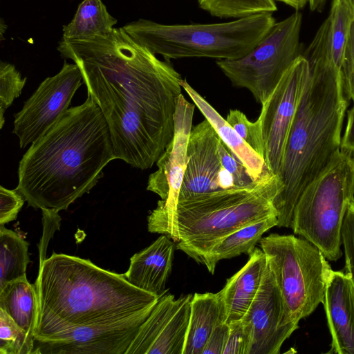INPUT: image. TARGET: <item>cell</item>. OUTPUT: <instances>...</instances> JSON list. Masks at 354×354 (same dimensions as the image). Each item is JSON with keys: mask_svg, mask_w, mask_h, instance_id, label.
Listing matches in <instances>:
<instances>
[{"mask_svg": "<svg viewBox=\"0 0 354 354\" xmlns=\"http://www.w3.org/2000/svg\"><path fill=\"white\" fill-rule=\"evenodd\" d=\"M230 333L223 354H248L249 339L242 320L229 324Z\"/></svg>", "mask_w": 354, "mask_h": 354, "instance_id": "cell-35", "label": "cell"}, {"mask_svg": "<svg viewBox=\"0 0 354 354\" xmlns=\"http://www.w3.org/2000/svg\"><path fill=\"white\" fill-rule=\"evenodd\" d=\"M340 71L346 95L354 104V17L351 24Z\"/></svg>", "mask_w": 354, "mask_h": 354, "instance_id": "cell-32", "label": "cell"}, {"mask_svg": "<svg viewBox=\"0 0 354 354\" xmlns=\"http://www.w3.org/2000/svg\"><path fill=\"white\" fill-rule=\"evenodd\" d=\"M248 255V262L227 279L220 290L228 324L243 317L257 293L266 268V257L261 249L254 248Z\"/></svg>", "mask_w": 354, "mask_h": 354, "instance_id": "cell-19", "label": "cell"}, {"mask_svg": "<svg viewBox=\"0 0 354 354\" xmlns=\"http://www.w3.org/2000/svg\"><path fill=\"white\" fill-rule=\"evenodd\" d=\"M116 24L102 0H83L71 22L63 26L62 39L79 40L106 35Z\"/></svg>", "mask_w": 354, "mask_h": 354, "instance_id": "cell-24", "label": "cell"}, {"mask_svg": "<svg viewBox=\"0 0 354 354\" xmlns=\"http://www.w3.org/2000/svg\"><path fill=\"white\" fill-rule=\"evenodd\" d=\"M181 86L213 127L222 142L245 167L252 180L259 179L267 170L264 158L241 138L227 120L186 80H182Z\"/></svg>", "mask_w": 354, "mask_h": 354, "instance_id": "cell-20", "label": "cell"}, {"mask_svg": "<svg viewBox=\"0 0 354 354\" xmlns=\"http://www.w3.org/2000/svg\"><path fill=\"white\" fill-rule=\"evenodd\" d=\"M28 243L17 232L0 225V288L26 277Z\"/></svg>", "mask_w": 354, "mask_h": 354, "instance_id": "cell-25", "label": "cell"}, {"mask_svg": "<svg viewBox=\"0 0 354 354\" xmlns=\"http://www.w3.org/2000/svg\"><path fill=\"white\" fill-rule=\"evenodd\" d=\"M175 242L162 234L150 245L134 254L130 265L124 273L128 281L134 286L161 296L171 272Z\"/></svg>", "mask_w": 354, "mask_h": 354, "instance_id": "cell-18", "label": "cell"}, {"mask_svg": "<svg viewBox=\"0 0 354 354\" xmlns=\"http://www.w3.org/2000/svg\"><path fill=\"white\" fill-rule=\"evenodd\" d=\"M342 244L345 257L344 272L350 275L354 284V198L350 203L344 219Z\"/></svg>", "mask_w": 354, "mask_h": 354, "instance_id": "cell-31", "label": "cell"}, {"mask_svg": "<svg viewBox=\"0 0 354 354\" xmlns=\"http://www.w3.org/2000/svg\"><path fill=\"white\" fill-rule=\"evenodd\" d=\"M192 296H160L125 354H183Z\"/></svg>", "mask_w": 354, "mask_h": 354, "instance_id": "cell-15", "label": "cell"}, {"mask_svg": "<svg viewBox=\"0 0 354 354\" xmlns=\"http://www.w3.org/2000/svg\"><path fill=\"white\" fill-rule=\"evenodd\" d=\"M241 138L259 155L264 156V142L259 120L250 121L238 109H231L225 119Z\"/></svg>", "mask_w": 354, "mask_h": 354, "instance_id": "cell-30", "label": "cell"}, {"mask_svg": "<svg viewBox=\"0 0 354 354\" xmlns=\"http://www.w3.org/2000/svg\"><path fill=\"white\" fill-rule=\"evenodd\" d=\"M194 103L178 97L174 136L157 160L158 169L149 176L147 189L160 197L147 217L148 231L169 235L175 219L180 189L187 163V145L192 131Z\"/></svg>", "mask_w": 354, "mask_h": 354, "instance_id": "cell-10", "label": "cell"}, {"mask_svg": "<svg viewBox=\"0 0 354 354\" xmlns=\"http://www.w3.org/2000/svg\"><path fill=\"white\" fill-rule=\"evenodd\" d=\"M57 50L80 68L108 124L115 159L150 169L174 136L180 74L122 27L86 39L62 38Z\"/></svg>", "mask_w": 354, "mask_h": 354, "instance_id": "cell-1", "label": "cell"}, {"mask_svg": "<svg viewBox=\"0 0 354 354\" xmlns=\"http://www.w3.org/2000/svg\"><path fill=\"white\" fill-rule=\"evenodd\" d=\"M346 1L348 3V4L350 5V6L353 10V12L354 14V0H346Z\"/></svg>", "mask_w": 354, "mask_h": 354, "instance_id": "cell-41", "label": "cell"}, {"mask_svg": "<svg viewBox=\"0 0 354 354\" xmlns=\"http://www.w3.org/2000/svg\"><path fill=\"white\" fill-rule=\"evenodd\" d=\"M354 17L346 0H333L328 17V39L335 64L341 68L343 57Z\"/></svg>", "mask_w": 354, "mask_h": 354, "instance_id": "cell-27", "label": "cell"}, {"mask_svg": "<svg viewBox=\"0 0 354 354\" xmlns=\"http://www.w3.org/2000/svg\"><path fill=\"white\" fill-rule=\"evenodd\" d=\"M322 304L332 339L328 353L354 354V284L348 273L330 270Z\"/></svg>", "mask_w": 354, "mask_h": 354, "instance_id": "cell-17", "label": "cell"}, {"mask_svg": "<svg viewBox=\"0 0 354 354\" xmlns=\"http://www.w3.org/2000/svg\"><path fill=\"white\" fill-rule=\"evenodd\" d=\"M302 15L297 11L275 22L248 54L236 59L217 60L216 65L236 87L247 88L262 104L287 70L302 55Z\"/></svg>", "mask_w": 354, "mask_h": 354, "instance_id": "cell-9", "label": "cell"}, {"mask_svg": "<svg viewBox=\"0 0 354 354\" xmlns=\"http://www.w3.org/2000/svg\"><path fill=\"white\" fill-rule=\"evenodd\" d=\"M220 140L205 118L192 129L178 201L235 187L233 176L223 167L220 160Z\"/></svg>", "mask_w": 354, "mask_h": 354, "instance_id": "cell-16", "label": "cell"}, {"mask_svg": "<svg viewBox=\"0 0 354 354\" xmlns=\"http://www.w3.org/2000/svg\"><path fill=\"white\" fill-rule=\"evenodd\" d=\"M198 6L221 19H240L261 13H273L275 0H197Z\"/></svg>", "mask_w": 354, "mask_h": 354, "instance_id": "cell-26", "label": "cell"}, {"mask_svg": "<svg viewBox=\"0 0 354 354\" xmlns=\"http://www.w3.org/2000/svg\"><path fill=\"white\" fill-rule=\"evenodd\" d=\"M0 308L34 337L37 293L35 284H31L27 277L12 281L0 288Z\"/></svg>", "mask_w": 354, "mask_h": 354, "instance_id": "cell-23", "label": "cell"}, {"mask_svg": "<svg viewBox=\"0 0 354 354\" xmlns=\"http://www.w3.org/2000/svg\"><path fill=\"white\" fill-rule=\"evenodd\" d=\"M26 77L22 78L19 71L10 63L0 62V128L4 123L6 110L18 97L25 86Z\"/></svg>", "mask_w": 354, "mask_h": 354, "instance_id": "cell-29", "label": "cell"}, {"mask_svg": "<svg viewBox=\"0 0 354 354\" xmlns=\"http://www.w3.org/2000/svg\"><path fill=\"white\" fill-rule=\"evenodd\" d=\"M277 216H271L251 222L219 239L203 257L200 263L214 274L216 266L222 259H231L253 251L263 234L277 226Z\"/></svg>", "mask_w": 354, "mask_h": 354, "instance_id": "cell-22", "label": "cell"}, {"mask_svg": "<svg viewBox=\"0 0 354 354\" xmlns=\"http://www.w3.org/2000/svg\"><path fill=\"white\" fill-rule=\"evenodd\" d=\"M282 2L291 8L295 9L297 11L302 9L308 3V0H276Z\"/></svg>", "mask_w": 354, "mask_h": 354, "instance_id": "cell-38", "label": "cell"}, {"mask_svg": "<svg viewBox=\"0 0 354 354\" xmlns=\"http://www.w3.org/2000/svg\"><path fill=\"white\" fill-rule=\"evenodd\" d=\"M241 320L249 339L248 354H279L283 342L299 328L287 315L268 265L257 293Z\"/></svg>", "mask_w": 354, "mask_h": 354, "instance_id": "cell-14", "label": "cell"}, {"mask_svg": "<svg viewBox=\"0 0 354 354\" xmlns=\"http://www.w3.org/2000/svg\"><path fill=\"white\" fill-rule=\"evenodd\" d=\"M310 75L309 64L301 55L282 76L258 118L264 142L266 169L279 176L287 140Z\"/></svg>", "mask_w": 354, "mask_h": 354, "instance_id": "cell-11", "label": "cell"}, {"mask_svg": "<svg viewBox=\"0 0 354 354\" xmlns=\"http://www.w3.org/2000/svg\"><path fill=\"white\" fill-rule=\"evenodd\" d=\"M221 292L194 293L190 303L188 329L183 354H202L215 328L226 322Z\"/></svg>", "mask_w": 354, "mask_h": 354, "instance_id": "cell-21", "label": "cell"}, {"mask_svg": "<svg viewBox=\"0 0 354 354\" xmlns=\"http://www.w3.org/2000/svg\"><path fill=\"white\" fill-rule=\"evenodd\" d=\"M76 64L64 61L56 75L46 78L15 115L14 129L21 149L35 142L65 114L82 84Z\"/></svg>", "mask_w": 354, "mask_h": 354, "instance_id": "cell-12", "label": "cell"}, {"mask_svg": "<svg viewBox=\"0 0 354 354\" xmlns=\"http://www.w3.org/2000/svg\"><path fill=\"white\" fill-rule=\"evenodd\" d=\"M26 201L17 189H8L0 186V225L15 220Z\"/></svg>", "mask_w": 354, "mask_h": 354, "instance_id": "cell-33", "label": "cell"}, {"mask_svg": "<svg viewBox=\"0 0 354 354\" xmlns=\"http://www.w3.org/2000/svg\"><path fill=\"white\" fill-rule=\"evenodd\" d=\"M218 153L223 167L233 176L235 186H244L254 181L245 167L221 140L219 141Z\"/></svg>", "mask_w": 354, "mask_h": 354, "instance_id": "cell-34", "label": "cell"}, {"mask_svg": "<svg viewBox=\"0 0 354 354\" xmlns=\"http://www.w3.org/2000/svg\"><path fill=\"white\" fill-rule=\"evenodd\" d=\"M276 21L261 13L216 24H162L139 19L122 28L138 44L166 61L189 57L236 59L252 50Z\"/></svg>", "mask_w": 354, "mask_h": 354, "instance_id": "cell-6", "label": "cell"}, {"mask_svg": "<svg viewBox=\"0 0 354 354\" xmlns=\"http://www.w3.org/2000/svg\"><path fill=\"white\" fill-rule=\"evenodd\" d=\"M34 337L0 308V354H32Z\"/></svg>", "mask_w": 354, "mask_h": 354, "instance_id": "cell-28", "label": "cell"}, {"mask_svg": "<svg viewBox=\"0 0 354 354\" xmlns=\"http://www.w3.org/2000/svg\"><path fill=\"white\" fill-rule=\"evenodd\" d=\"M353 198L354 160L340 151L300 196L291 229L318 248L327 260L335 261L342 255V225Z\"/></svg>", "mask_w": 354, "mask_h": 354, "instance_id": "cell-7", "label": "cell"}, {"mask_svg": "<svg viewBox=\"0 0 354 354\" xmlns=\"http://www.w3.org/2000/svg\"><path fill=\"white\" fill-rule=\"evenodd\" d=\"M340 151L354 160V104L348 111L346 126L342 137Z\"/></svg>", "mask_w": 354, "mask_h": 354, "instance_id": "cell-37", "label": "cell"}, {"mask_svg": "<svg viewBox=\"0 0 354 354\" xmlns=\"http://www.w3.org/2000/svg\"><path fill=\"white\" fill-rule=\"evenodd\" d=\"M328 28L326 19L302 53L309 64L310 75L287 140L279 176L282 189L274 206L279 227L291 228L300 196L340 151L348 99L340 68L332 57Z\"/></svg>", "mask_w": 354, "mask_h": 354, "instance_id": "cell-2", "label": "cell"}, {"mask_svg": "<svg viewBox=\"0 0 354 354\" xmlns=\"http://www.w3.org/2000/svg\"><path fill=\"white\" fill-rule=\"evenodd\" d=\"M7 29V26L6 25V24L4 23L3 21V19H1V22H0V35H1V40L3 39V32L6 30Z\"/></svg>", "mask_w": 354, "mask_h": 354, "instance_id": "cell-40", "label": "cell"}, {"mask_svg": "<svg viewBox=\"0 0 354 354\" xmlns=\"http://www.w3.org/2000/svg\"><path fill=\"white\" fill-rule=\"evenodd\" d=\"M282 189L268 169L244 186H235L178 201L169 237L198 263L219 239L251 222L277 216L274 202Z\"/></svg>", "mask_w": 354, "mask_h": 354, "instance_id": "cell-5", "label": "cell"}, {"mask_svg": "<svg viewBox=\"0 0 354 354\" xmlns=\"http://www.w3.org/2000/svg\"><path fill=\"white\" fill-rule=\"evenodd\" d=\"M260 246L282 295L287 315L299 324L323 303L331 267L321 250L303 237L270 234L261 239Z\"/></svg>", "mask_w": 354, "mask_h": 354, "instance_id": "cell-8", "label": "cell"}, {"mask_svg": "<svg viewBox=\"0 0 354 354\" xmlns=\"http://www.w3.org/2000/svg\"><path fill=\"white\" fill-rule=\"evenodd\" d=\"M328 0H308L312 11L322 12Z\"/></svg>", "mask_w": 354, "mask_h": 354, "instance_id": "cell-39", "label": "cell"}, {"mask_svg": "<svg viewBox=\"0 0 354 354\" xmlns=\"http://www.w3.org/2000/svg\"><path fill=\"white\" fill-rule=\"evenodd\" d=\"M35 286V341L76 327L138 316L151 310L160 297L134 286L124 274L55 252L39 263Z\"/></svg>", "mask_w": 354, "mask_h": 354, "instance_id": "cell-4", "label": "cell"}, {"mask_svg": "<svg viewBox=\"0 0 354 354\" xmlns=\"http://www.w3.org/2000/svg\"><path fill=\"white\" fill-rule=\"evenodd\" d=\"M114 159L106 120L87 94L30 145L19 163L16 189L29 207L66 210L91 191Z\"/></svg>", "mask_w": 354, "mask_h": 354, "instance_id": "cell-3", "label": "cell"}, {"mask_svg": "<svg viewBox=\"0 0 354 354\" xmlns=\"http://www.w3.org/2000/svg\"><path fill=\"white\" fill-rule=\"evenodd\" d=\"M230 333V325L223 322L217 326L208 339L202 354H223Z\"/></svg>", "mask_w": 354, "mask_h": 354, "instance_id": "cell-36", "label": "cell"}, {"mask_svg": "<svg viewBox=\"0 0 354 354\" xmlns=\"http://www.w3.org/2000/svg\"><path fill=\"white\" fill-rule=\"evenodd\" d=\"M151 310L126 319L55 333L35 341L32 354H125Z\"/></svg>", "mask_w": 354, "mask_h": 354, "instance_id": "cell-13", "label": "cell"}]
</instances>
